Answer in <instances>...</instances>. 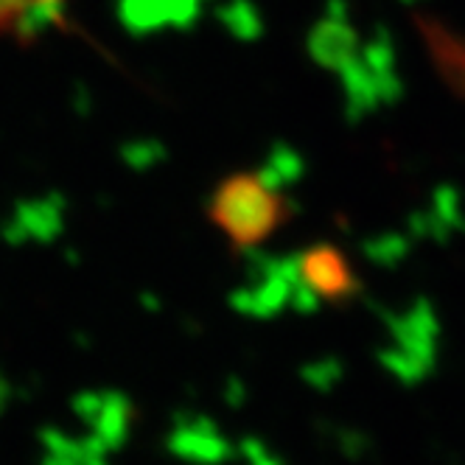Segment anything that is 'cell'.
I'll use <instances>...</instances> for the list:
<instances>
[{
  "instance_id": "6da1fadb",
  "label": "cell",
  "mask_w": 465,
  "mask_h": 465,
  "mask_svg": "<svg viewBox=\"0 0 465 465\" xmlns=\"http://www.w3.org/2000/svg\"><path fill=\"white\" fill-rule=\"evenodd\" d=\"M283 216L281 196L250 174L230 177L211 199V219L230 242L242 247H252L272 236Z\"/></svg>"
},
{
  "instance_id": "7a4b0ae2",
  "label": "cell",
  "mask_w": 465,
  "mask_h": 465,
  "mask_svg": "<svg viewBox=\"0 0 465 465\" xmlns=\"http://www.w3.org/2000/svg\"><path fill=\"white\" fill-rule=\"evenodd\" d=\"M301 272L306 286L322 297V301H342L356 289V278L348 267V261L342 252L331 250V247H317L303 255Z\"/></svg>"
},
{
  "instance_id": "3957f363",
  "label": "cell",
  "mask_w": 465,
  "mask_h": 465,
  "mask_svg": "<svg viewBox=\"0 0 465 465\" xmlns=\"http://www.w3.org/2000/svg\"><path fill=\"white\" fill-rule=\"evenodd\" d=\"M59 0H0V35L4 31H25L56 9Z\"/></svg>"
}]
</instances>
